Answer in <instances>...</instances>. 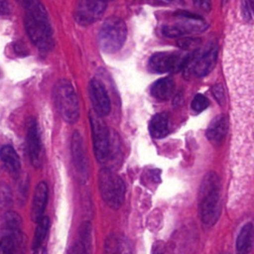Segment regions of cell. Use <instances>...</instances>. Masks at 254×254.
I'll list each match as a JSON object with an SVG mask.
<instances>
[{"instance_id":"cell-1","label":"cell","mask_w":254,"mask_h":254,"mask_svg":"<svg viewBox=\"0 0 254 254\" xmlns=\"http://www.w3.org/2000/svg\"><path fill=\"white\" fill-rule=\"evenodd\" d=\"M24 26L33 44L43 52H48L55 46L53 29L48 13L43 4L36 0L24 1Z\"/></svg>"},{"instance_id":"cell-2","label":"cell","mask_w":254,"mask_h":254,"mask_svg":"<svg viewBox=\"0 0 254 254\" xmlns=\"http://www.w3.org/2000/svg\"><path fill=\"white\" fill-rule=\"evenodd\" d=\"M220 204V180L216 173L208 172L202 179L199 189V214L201 221L213 225L219 218Z\"/></svg>"},{"instance_id":"cell-3","label":"cell","mask_w":254,"mask_h":254,"mask_svg":"<svg viewBox=\"0 0 254 254\" xmlns=\"http://www.w3.org/2000/svg\"><path fill=\"white\" fill-rule=\"evenodd\" d=\"M53 98L64 121L69 124L75 123L79 117V105L76 92L68 79L61 78L55 83Z\"/></svg>"},{"instance_id":"cell-4","label":"cell","mask_w":254,"mask_h":254,"mask_svg":"<svg viewBox=\"0 0 254 254\" xmlns=\"http://www.w3.org/2000/svg\"><path fill=\"white\" fill-rule=\"evenodd\" d=\"M127 27L125 22L116 16L108 17L101 25L97 41L99 48L106 54H113L119 51L125 43Z\"/></svg>"},{"instance_id":"cell-5","label":"cell","mask_w":254,"mask_h":254,"mask_svg":"<svg viewBox=\"0 0 254 254\" xmlns=\"http://www.w3.org/2000/svg\"><path fill=\"white\" fill-rule=\"evenodd\" d=\"M98 187L102 199L112 209H118L125 197L123 180L109 169H102L98 175Z\"/></svg>"},{"instance_id":"cell-6","label":"cell","mask_w":254,"mask_h":254,"mask_svg":"<svg viewBox=\"0 0 254 254\" xmlns=\"http://www.w3.org/2000/svg\"><path fill=\"white\" fill-rule=\"evenodd\" d=\"M191 61V56L178 52H160L152 55L149 60V68L158 73L179 71Z\"/></svg>"},{"instance_id":"cell-7","label":"cell","mask_w":254,"mask_h":254,"mask_svg":"<svg viewBox=\"0 0 254 254\" xmlns=\"http://www.w3.org/2000/svg\"><path fill=\"white\" fill-rule=\"evenodd\" d=\"M91 133H92V141H93V150L96 160L99 163H104L109 154H110V135L108 128L104 124V122L94 114H89Z\"/></svg>"},{"instance_id":"cell-8","label":"cell","mask_w":254,"mask_h":254,"mask_svg":"<svg viewBox=\"0 0 254 254\" xmlns=\"http://www.w3.org/2000/svg\"><path fill=\"white\" fill-rule=\"evenodd\" d=\"M71 160L74 170L81 183H84L88 178V160L84 148V143L81 134L74 131L70 141Z\"/></svg>"},{"instance_id":"cell-9","label":"cell","mask_w":254,"mask_h":254,"mask_svg":"<svg viewBox=\"0 0 254 254\" xmlns=\"http://www.w3.org/2000/svg\"><path fill=\"white\" fill-rule=\"evenodd\" d=\"M106 6L107 3L103 1H79L73 12L74 20L79 25H90L102 16Z\"/></svg>"},{"instance_id":"cell-10","label":"cell","mask_w":254,"mask_h":254,"mask_svg":"<svg viewBox=\"0 0 254 254\" xmlns=\"http://www.w3.org/2000/svg\"><path fill=\"white\" fill-rule=\"evenodd\" d=\"M88 93L95 115L106 116L110 112V99L102 82L92 78L88 84Z\"/></svg>"},{"instance_id":"cell-11","label":"cell","mask_w":254,"mask_h":254,"mask_svg":"<svg viewBox=\"0 0 254 254\" xmlns=\"http://www.w3.org/2000/svg\"><path fill=\"white\" fill-rule=\"evenodd\" d=\"M27 146L30 160L34 167L38 168L41 165V137L34 118H30L27 123Z\"/></svg>"},{"instance_id":"cell-12","label":"cell","mask_w":254,"mask_h":254,"mask_svg":"<svg viewBox=\"0 0 254 254\" xmlns=\"http://www.w3.org/2000/svg\"><path fill=\"white\" fill-rule=\"evenodd\" d=\"M217 61V50L216 48L209 49L201 56L196 58L191 64V71L197 77L207 75L215 66Z\"/></svg>"},{"instance_id":"cell-13","label":"cell","mask_w":254,"mask_h":254,"mask_svg":"<svg viewBox=\"0 0 254 254\" xmlns=\"http://www.w3.org/2000/svg\"><path fill=\"white\" fill-rule=\"evenodd\" d=\"M48 200V186L45 182H41L37 185L34 192L32 207H31V219L38 222L45 211Z\"/></svg>"},{"instance_id":"cell-14","label":"cell","mask_w":254,"mask_h":254,"mask_svg":"<svg viewBox=\"0 0 254 254\" xmlns=\"http://www.w3.org/2000/svg\"><path fill=\"white\" fill-rule=\"evenodd\" d=\"M228 130V119L227 116L220 114L212 119L208 125L205 135L209 142L212 144H220L227 133Z\"/></svg>"},{"instance_id":"cell-15","label":"cell","mask_w":254,"mask_h":254,"mask_svg":"<svg viewBox=\"0 0 254 254\" xmlns=\"http://www.w3.org/2000/svg\"><path fill=\"white\" fill-rule=\"evenodd\" d=\"M254 241V227L248 222L242 226L236 238V253L250 254Z\"/></svg>"},{"instance_id":"cell-16","label":"cell","mask_w":254,"mask_h":254,"mask_svg":"<svg viewBox=\"0 0 254 254\" xmlns=\"http://www.w3.org/2000/svg\"><path fill=\"white\" fill-rule=\"evenodd\" d=\"M149 131L153 138L161 139L169 133V114L160 112L154 115L149 124Z\"/></svg>"},{"instance_id":"cell-17","label":"cell","mask_w":254,"mask_h":254,"mask_svg":"<svg viewBox=\"0 0 254 254\" xmlns=\"http://www.w3.org/2000/svg\"><path fill=\"white\" fill-rule=\"evenodd\" d=\"M175 81L172 77L167 76L158 79L151 88V93L154 97L160 100H167L171 98L175 91Z\"/></svg>"},{"instance_id":"cell-18","label":"cell","mask_w":254,"mask_h":254,"mask_svg":"<svg viewBox=\"0 0 254 254\" xmlns=\"http://www.w3.org/2000/svg\"><path fill=\"white\" fill-rule=\"evenodd\" d=\"M107 254H132L131 244L123 235H112L106 240Z\"/></svg>"},{"instance_id":"cell-19","label":"cell","mask_w":254,"mask_h":254,"mask_svg":"<svg viewBox=\"0 0 254 254\" xmlns=\"http://www.w3.org/2000/svg\"><path fill=\"white\" fill-rule=\"evenodd\" d=\"M22 219L15 211H7L2 217V228L5 235H15L22 233Z\"/></svg>"},{"instance_id":"cell-20","label":"cell","mask_w":254,"mask_h":254,"mask_svg":"<svg viewBox=\"0 0 254 254\" xmlns=\"http://www.w3.org/2000/svg\"><path fill=\"white\" fill-rule=\"evenodd\" d=\"M0 159L12 172H18L20 170V159L12 146L4 145L0 148Z\"/></svg>"},{"instance_id":"cell-21","label":"cell","mask_w":254,"mask_h":254,"mask_svg":"<svg viewBox=\"0 0 254 254\" xmlns=\"http://www.w3.org/2000/svg\"><path fill=\"white\" fill-rule=\"evenodd\" d=\"M49 229H50V218L48 216H43L37 222V227L35 230V235L33 238V245H32V248L34 251L41 247L42 243L44 242V240L48 235Z\"/></svg>"},{"instance_id":"cell-22","label":"cell","mask_w":254,"mask_h":254,"mask_svg":"<svg viewBox=\"0 0 254 254\" xmlns=\"http://www.w3.org/2000/svg\"><path fill=\"white\" fill-rule=\"evenodd\" d=\"M79 236L80 242L88 249L91 250V224L88 221H85L81 224L79 228Z\"/></svg>"},{"instance_id":"cell-23","label":"cell","mask_w":254,"mask_h":254,"mask_svg":"<svg viewBox=\"0 0 254 254\" xmlns=\"http://www.w3.org/2000/svg\"><path fill=\"white\" fill-rule=\"evenodd\" d=\"M0 254H16V244L11 236L4 235L1 238Z\"/></svg>"},{"instance_id":"cell-24","label":"cell","mask_w":254,"mask_h":254,"mask_svg":"<svg viewBox=\"0 0 254 254\" xmlns=\"http://www.w3.org/2000/svg\"><path fill=\"white\" fill-rule=\"evenodd\" d=\"M209 105V100L208 98L203 95V94H196L193 98H192V101H191V108L193 111L195 112H200L204 109H206Z\"/></svg>"},{"instance_id":"cell-25","label":"cell","mask_w":254,"mask_h":254,"mask_svg":"<svg viewBox=\"0 0 254 254\" xmlns=\"http://www.w3.org/2000/svg\"><path fill=\"white\" fill-rule=\"evenodd\" d=\"M212 94L216 101L220 104L223 105L225 102V92L224 88L221 84H215L212 86Z\"/></svg>"},{"instance_id":"cell-26","label":"cell","mask_w":254,"mask_h":254,"mask_svg":"<svg viewBox=\"0 0 254 254\" xmlns=\"http://www.w3.org/2000/svg\"><path fill=\"white\" fill-rule=\"evenodd\" d=\"M242 13L245 20H250L252 17H254V2H243Z\"/></svg>"},{"instance_id":"cell-27","label":"cell","mask_w":254,"mask_h":254,"mask_svg":"<svg viewBox=\"0 0 254 254\" xmlns=\"http://www.w3.org/2000/svg\"><path fill=\"white\" fill-rule=\"evenodd\" d=\"M152 254H171L169 247L163 241H157L153 245Z\"/></svg>"},{"instance_id":"cell-28","label":"cell","mask_w":254,"mask_h":254,"mask_svg":"<svg viewBox=\"0 0 254 254\" xmlns=\"http://www.w3.org/2000/svg\"><path fill=\"white\" fill-rule=\"evenodd\" d=\"M12 195H11V190L10 188L3 185L0 187V202L3 204H7L11 201Z\"/></svg>"},{"instance_id":"cell-29","label":"cell","mask_w":254,"mask_h":254,"mask_svg":"<svg viewBox=\"0 0 254 254\" xmlns=\"http://www.w3.org/2000/svg\"><path fill=\"white\" fill-rule=\"evenodd\" d=\"M69 254H90V250H88L80 241H77L72 245Z\"/></svg>"},{"instance_id":"cell-30","label":"cell","mask_w":254,"mask_h":254,"mask_svg":"<svg viewBox=\"0 0 254 254\" xmlns=\"http://www.w3.org/2000/svg\"><path fill=\"white\" fill-rule=\"evenodd\" d=\"M10 5L7 1L0 0V14L1 15H9L10 14Z\"/></svg>"},{"instance_id":"cell-31","label":"cell","mask_w":254,"mask_h":254,"mask_svg":"<svg viewBox=\"0 0 254 254\" xmlns=\"http://www.w3.org/2000/svg\"><path fill=\"white\" fill-rule=\"evenodd\" d=\"M179 44L183 49H187L190 47V44H195V41L193 39H184L183 41L179 42Z\"/></svg>"},{"instance_id":"cell-32","label":"cell","mask_w":254,"mask_h":254,"mask_svg":"<svg viewBox=\"0 0 254 254\" xmlns=\"http://www.w3.org/2000/svg\"><path fill=\"white\" fill-rule=\"evenodd\" d=\"M195 4L197 5H200L203 9H205L204 6H206L207 9H209V6H210V3L209 2H206V1H201V2H195Z\"/></svg>"},{"instance_id":"cell-33","label":"cell","mask_w":254,"mask_h":254,"mask_svg":"<svg viewBox=\"0 0 254 254\" xmlns=\"http://www.w3.org/2000/svg\"><path fill=\"white\" fill-rule=\"evenodd\" d=\"M33 254H47V253H46V249L44 247H40V248L36 249Z\"/></svg>"}]
</instances>
